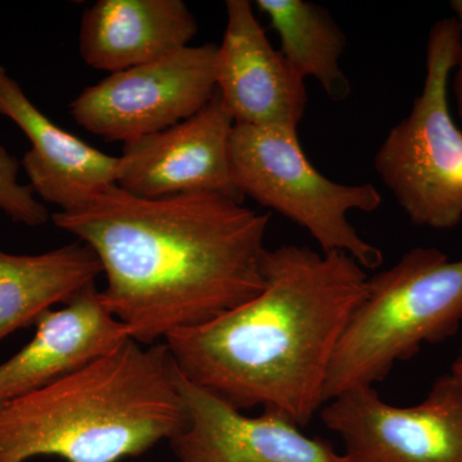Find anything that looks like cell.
Wrapping results in <instances>:
<instances>
[{
    "instance_id": "1",
    "label": "cell",
    "mask_w": 462,
    "mask_h": 462,
    "mask_svg": "<svg viewBox=\"0 0 462 462\" xmlns=\"http://www.w3.org/2000/svg\"><path fill=\"white\" fill-rule=\"evenodd\" d=\"M51 220L97 254L107 281L100 298L142 345L214 320L263 288L270 215L224 194L142 199L115 184Z\"/></svg>"
},
{
    "instance_id": "2",
    "label": "cell",
    "mask_w": 462,
    "mask_h": 462,
    "mask_svg": "<svg viewBox=\"0 0 462 462\" xmlns=\"http://www.w3.org/2000/svg\"><path fill=\"white\" fill-rule=\"evenodd\" d=\"M263 275L257 296L165 345L185 378L240 411L263 406L305 427L325 403L331 360L369 276L348 254L293 245L267 249Z\"/></svg>"
},
{
    "instance_id": "3",
    "label": "cell",
    "mask_w": 462,
    "mask_h": 462,
    "mask_svg": "<svg viewBox=\"0 0 462 462\" xmlns=\"http://www.w3.org/2000/svg\"><path fill=\"white\" fill-rule=\"evenodd\" d=\"M187 425L178 370L163 343L132 338L0 409V462L136 457Z\"/></svg>"
},
{
    "instance_id": "4",
    "label": "cell",
    "mask_w": 462,
    "mask_h": 462,
    "mask_svg": "<svg viewBox=\"0 0 462 462\" xmlns=\"http://www.w3.org/2000/svg\"><path fill=\"white\" fill-rule=\"evenodd\" d=\"M462 322V260L437 248H413L367 282V293L337 346L324 402L383 382L421 346L451 338Z\"/></svg>"
},
{
    "instance_id": "5",
    "label": "cell",
    "mask_w": 462,
    "mask_h": 462,
    "mask_svg": "<svg viewBox=\"0 0 462 462\" xmlns=\"http://www.w3.org/2000/svg\"><path fill=\"white\" fill-rule=\"evenodd\" d=\"M461 51L462 32L454 16L431 26L421 93L374 160L410 221L436 230L462 223V133L448 103L449 78Z\"/></svg>"
},
{
    "instance_id": "6",
    "label": "cell",
    "mask_w": 462,
    "mask_h": 462,
    "mask_svg": "<svg viewBox=\"0 0 462 462\" xmlns=\"http://www.w3.org/2000/svg\"><path fill=\"white\" fill-rule=\"evenodd\" d=\"M231 172L240 196L251 197L309 231L321 252H340L365 270L378 269L383 252L361 238L348 214H370L382 206L373 184H340L306 157L298 133L234 125Z\"/></svg>"
},
{
    "instance_id": "7",
    "label": "cell",
    "mask_w": 462,
    "mask_h": 462,
    "mask_svg": "<svg viewBox=\"0 0 462 462\" xmlns=\"http://www.w3.org/2000/svg\"><path fill=\"white\" fill-rule=\"evenodd\" d=\"M217 45L182 48L81 91L69 114L107 142L138 141L188 120L216 94Z\"/></svg>"
},
{
    "instance_id": "8",
    "label": "cell",
    "mask_w": 462,
    "mask_h": 462,
    "mask_svg": "<svg viewBox=\"0 0 462 462\" xmlns=\"http://www.w3.org/2000/svg\"><path fill=\"white\" fill-rule=\"evenodd\" d=\"M328 402L321 420L342 438L346 462H462V383L452 374L416 406H392L370 385Z\"/></svg>"
},
{
    "instance_id": "9",
    "label": "cell",
    "mask_w": 462,
    "mask_h": 462,
    "mask_svg": "<svg viewBox=\"0 0 462 462\" xmlns=\"http://www.w3.org/2000/svg\"><path fill=\"white\" fill-rule=\"evenodd\" d=\"M234 125L216 91L188 120L124 144L116 184L142 199L207 191L242 199L231 172Z\"/></svg>"
},
{
    "instance_id": "10",
    "label": "cell",
    "mask_w": 462,
    "mask_h": 462,
    "mask_svg": "<svg viewBox=\"0 0 462 462\" xmlns=\"http://www.w3.org/2000/svg\"><path fill=\"white\" fill-rule=\"evenodd\" d=\"M215 74L234 124L298 133L309 103L305 79L273 48L248 0L226 2Z\"/></svg>"
},
{
    "instance_id": "11",
    "label": "cell",
    "mask_w": 462,
    "mask_h": 462,
    "mask_svg": "<svg viewBox=\"0 0 462 462\" xmlns=\"http://www.w3.org/2000/svg\"><path fill=\"white\" fill-rule=\"evenodd\" d=\"M178 384L187 411V425L170 440L178 462H346L331 443L305 436L281 411L245 415L179 370Z\"/></svg>"
},
{
    "instance_id": "12",
    "label": "cell",
    "mask_w": 462,
    "mask_h": 462,
    "mask_svg": "<svg viewBox=\"0 0 462 462\" xmlns=\"http://www.w3.org/2000/svg\"><path fill=\"white\" fill-rule=\"evenodd\" d=\"M32 339L0 364V409L65 378L130 339L96 285L35 322Z\"/></svg>"
},
{
    "instance_id": "13",
    "label": "cell",
    "mask_w": 462,
    "mask_h": 462,
    "mask_svg": "<svg viewBox=\"0 0 462 462\" xmlns=\"http://www.w3.org/2000/svg\"><path fill=\"white\" fill-rule=\"evenodd\" d=\"M0 116L14 121L32 143L23 166L33 193L60 211L81 205L117 182L118 157L54 124L2 66Z\"/></svg>"
},
{
    "instance_id": "14",
    "label": "cell",
    "mask_w": 462,
    "mask_h": 462,
    "mask_svg": "<svg viewBox=\"0 0 462 462\" xmlns=\"http://www.w3.org/2000/svg\"><path fill=\"white\" fill-rule=\"evenodd\" d=\"M197 32L181 0H98L81 18L79 51L91 69L115 74L188 47Z\"/></svg>"
},
{
    "instance_id": "15",
    "label": "cell",
    "mask_w": 462,
    "mask_h": 462,
    "mask_svg": "<svg viewBox=\"0 0 462 462\" xmlns=\"http://www.w3.org/2000/svg\"><path fill=\"white\" fill-rule=\"evenodd\" d=\"M100 273L98 257L81 242L41 254L0 251V342L66 305Z\"/></svg>"
},
{
    "instance_id": "16",
    "label": "cell",
    "mask_w": 462,
    "mask_h": 462,
    "mask_svg": "<svg viewBox=\"0 0 462 462\" xmlns=\"http://www.w3.org/2000/svg\"><path fill=\"white\" fill-rule=\"evenodd\" d=\"M281 38V51L303 79L320 84L328 98L340 102L351 94V83L340 65L345 32L330 12L306 0H257Z\"/></svg>"
},
{
    "instance_id": "17",
    "label": "cell",
    "mask_w": 462,
    "mask_h": 462,
    "mask_svg": "<svg viewBox=\"0 0 462 462\" xmlns=\"http://www.w3.org/2000/svg\"><path fill=\"white\" fill-rule=\"evenodd\" d=\"M20 166L17 158L0 145V211L14 223L41 226L50 220V212L30 185L18 181Z\"/></svg>"
},
{
    "instance_id": "18",
    "label": "cell",
    "mask_w": 462,
    "mask_h": 462,
    "mask_svg": "<svg viewBox=\"0 0 462 462\" xmlns=\"http://www.w3.org/2000/svg\"><path fill=\"white\" fill-rule=\"evenodd\" d=\"M454 90L456 100H457L458 115L462 120V51L460 60L455 69Z\"/></svg>"
},
{
    "instance_id": "19",
    "label": "cell",
    "mask_w": 462,
    "mask_h": 462,
    "mask_svg": "<svg viewBox=\"0 0 462 462\" xmlns=\"http://www.w3.org/2000/svg\"><path fill=\"white\" fill-rule=\"evenodd\" d=\"M452 12H454V17L457 21L458 26H460L462 32V0H452L449 3Z\"/></svg>"
},
{
    "instance_id": "20",
    "label": "cell",
    "mask_w": 462,
    "mask_h": 462,
    "mask_svg": "<svg viewBox=\"0 0 462 462\" xmlns=\"http://www.w3.org/2000/svg\"><path fill=\"white\" fill-rule=\"evenodd\" d=\"M451 374L462 383V355L458 356L452 364Z\"/></svg>"
},
{
    "instance_id": "21",
    "label": "cell",
    "mask_w": 462,
    "mask_h": 462,
    "mask_svg": "<svg viewBox=\"0 0 462 462\" xmlns=\"http://www.w3.org/2000/svg\"><path fill=\"white\" fill-rule=\"evenodd\" d=\"M461 355H462V346H461Z\"/></svg>"
},
{
    "instance_id": "22",
    "label": "cell",
    "mask_w": 462,
    "mask_h": 462,
    "mask_svg": "<svg viewBox=\"0 0 462 462\" xmlns=\"http://www.w3.org/2000/svg\"><path fill=\"white\" fill-rule=\"evenodd\" d=\"M58 462H60V461H58Z\"/></svg>"
}]
</instances>
